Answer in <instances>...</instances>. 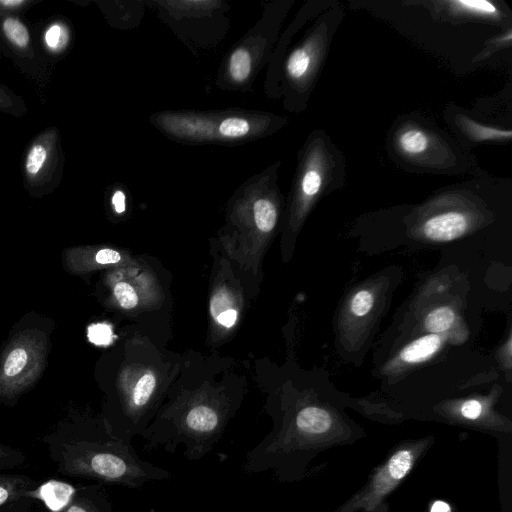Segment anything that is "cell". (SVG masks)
Instances as JSON below:
<instances>
[{"instance_id": "cell-1", "label": "cell", "mask_w": 512, "mask_h": 512, "mask_svg": "<svg viewBox=\"0 0 512 512\" xmlns=\"http://www.w3.org/2000/svg\"><path fill=\"white\" fill-rule=\"evenodd\" d=\"M43 442L56 470L67 477L138 489L171 476L168 470L140 458L131 442L110 427L66 425Z\"/></svg>"}, {"instance_id": "cell-2", "label": "cell", "mask_w": 512, "mask_h": 512, "mask_svg": "<svg viewBox=\"0 0 512 512\" xmlns=\"http://www.w3.org/2000/svg\"><path fill=\"white\" fill-rule=\"evenodd\" d=\"M149 123L168 139L183 145L246 144L265 138L287 123L274 113L241 108L162 110Z\"/></svg>"}, {"instance_id": "cell-3", "label": "cell", "mask_w": 512, "mask_h": 512, "mask_svg": "<svg viewBox=\"0 0 512 512\" xmlns=\"http://www.w3.org/2000/svg\"><path fill=\"white\" fill-rule=\"evenodd\" d=\"M287 7L285 2H271L257 22L224 55L216 75V85L223 91L246 92L268 64Z\"/></svg>"}, {"instance_id": "cell-4", "label": "cell", "mask_w": 512, "mask_h": 512, "mask_svg": "<svg viewBox=\"0 0 512 512\" xmlns=\"http://www.w3.org/2000/svg\"><path fill=\"white\" fill-rule=\"evenodd\" d=\"M194 54L216 47L228 33L230 6L222 0L145 1Z\"/></svg>"}, {"instance_id": "cell-5", "label": "cell", "mask_w": 512, "mask_h": 512, "mask_svg": "<svg viewBox=\"0 0 512 512\" xmlns=\"http://www.w3.org/2000/svg\"><path fill=\"white\" fill-rule=\"evenodd\" d=\"M49 336L37 328L14 334L0 355V402L14 403L41 377L49 352Z\"/></svg>"}, {"instance_id": "cell-6", "label": "cell", "mask_w": 512, "mask_h": 512, "mask_svg": "<svg viewBox=\"0 0 512 512\" xmlns=\"http://www.w3.org/2000/svg\"><path fill=\"white\" fill-rule=\"evenodd\" d=\"M430 446L431 440L425 438L393 448L365 485L335 512H385L386 498L409 475Z\"/></svg>"}, {"instance_id": "cell-7", "label": "cell", "mask_w": 512, "mask_h": 512, "mask_svg": "<svg viewBox=\"0 0 512 512\" xmlns=\"http://www.w3.org/2000/svg\"><path fill=\"white\" fill-rule=\"evenodd\" d=\"M63 152L56 127L38 134L27 147L22 164L23 180L31 195L50 193L62 174Z\"/></svg>"}, {"instance_id": "cell-8", "label": "cell", "mask_w": 512, "mask_h": 512, "mask_svg": "<svg viewBox=\"0 0 512 512\" xmlns=\"http://www.w3.org/2000/svg\"><path fill=\"white\" fill-rule=\"evenodd\" d=\"M469 225L467 216L458 211L434 215L423 224L425 236L436 242L454 240L463 235Z\"/></svg>"}, {"instance_id": "cell-9", "label": "cell", "mask_w": 512, "mask_h": 512, "mask_svg": "<svg viewBox=\"0 0 512 512\" xmlns=\"http://www.w3.org/2000/svg\"><path fill=\"white\" fill-rule=\"evenodd\" d=\"M78 487L50 479L40 482L32 492V499L41 502L49 512H60L72 501Z\"/></svg>"}, {"instance_id": "cell-10", "label": "cell", "mask_w": 512, "mask_h": 512, "mask_svg": "<svg viewBox=\"0 0 512 512\" xmlns=\"http://www.w3.org/2000/svg\"><path fill=\"white\" fill-rule=\"evenodd\" d=\"M39 483L27 475L0 473V512L23 499L32 498V492Z\"/></svg>"}, {"instance_id": "cell-11", "label": "cell", "mask_w": 512, "mask_h": 512, "mask_svg": "<svg viewBox=\"0 0 512 512\" xmlns=\"http://www.w3.org/2000/svg\"><path fill=\"white\" fill-rule=\"evenodd\" d=\"M431 144V136L417 126L403 128L396 136L397 148L409 158L423 156Z\"/></svg>"}, {"instance_id": "cell-12", "label": "cell", "mask_w": 512, "mask_h": 512, "mask_svg": "<svg viewBox=\"0 0 512 512\" xmlns=\"http://www.w3.org/2000/svg\"><path fill=\"white\" fill-rule=\"evenodd\" d=\"M0 30L10 45L20 53L30 54L31 36L27 26L15 15H0Z\"/></svg>"}, {"instance_id": "cell-13", "label": "cell", "mask_w": 512, "mask_h": 512, "mask_svg": "<svg viewBox=\"0 0 512 512\" xmlns=\"http://www.w3.org/2000/svg\"><path fill=\"white\" fill-rule=\"evenodd\" d=\"M442 342L443 337L439 334L424 335L405 346L400 353V358L407 363L422 362L437 352Z\"/></svg>"}, {"instance_id": "cell-14", "label": "cell", "mask_w": 512, "mask_h": 512, "mask_svg": "<svg viewBox=\"0 0 512 512\" xmlns=\"http://www.w3.org/2000/svg\"><path fill=\"white\" fill-rule=\"evenodd\" d=\"M445 4L448 5L451 12L460 16L496 19L500 14L495 4L485 0H456L446 2Z\"/></svg>"}, {"instance_id": "cell-15", "label": "cell", "mask_w": 512, "mask_h": 512, "mask_svg": "<svg viewBox=\"0 0 512 512\" xmlns=\"http://www.w3.org/2000/svg\"><path fill=\"white\" fill-rule=\"evenodd\" d=\"M460 126L464 133L474 142L509 141L512 137L510 129L483 125L467 117H462Z\"/></svg>"}, {"instance_id": "cell-16", "label": "cell", "mask_w": 512, "mask_h": 512, "mask_svg": "<svg viewBox=\"0 0 512 512\" xmlns=\"http://www.w3.org/2000/svg\"><path fill=\"white\" fill-rule=\"evenodd\" d=\"M455 319V312L448 306H442L430 311L424 320L425 328L438 334L448 330Z\"/></svg>"}, {"instance_id": "cell-17", "label": "cell", "mask_w": 512, "mask_h": 512, "mask_svg": "<svg viewBox=\"0 0 512 512\" xmlns=\"http://www.w3.org/2000/svg\"><path fill=\"white\" fill-rule=\"evenodd\" d=\"M46 47L54 53L63 51L70 42V30L63 22H54L44 35Z\"/></svg>"}, {"instance_id": "cell-18", "label": "cell", "mask_w": 512, "mask_h": 512, "mask_svg": "<svg viewBox=\"0 0 512 512\" xmlns=\"http://www.w3.org/2000/svg\"><path fill=\"white\" fill-rule=\"evenodd\" d=\"M156 379L153 374L147 373L143 375L135 385L132 402L133 406L142 408L149 402L150 397L154 391Z\"/></svg>"}, {"instance_id": "cell-19", "label": "cell", "mask_w": 512, "mask_h": 512, "mask_svg": "<svg viewBox=\"0 0 512 512\" xmlns=\"http://www.w3.org/2000/svg\"><path fill=\"white\" fill-rule=\"evenodd\" d=\"M0 111L21 115L25 113L26 108L23 101L17 97L10 89L0 83Z\"/></svg>"}, {"instance_id": "cell-20", "label": "cell", "mask_w": 512, "mask_h": 512, "mask_svg": "<svg viewBox=\"0 0 512 512\" xmlns=\"http://www.w3.org/2000/svg\"><path fill=\"white\" fill-rule=\"evenodd\" d=\"M25 459V454L20 450L0 443V471L18 467Z\"/></svg>"}, {"instance_id": "cell-21", "label": "cell", "mask_w": 512, "mask_h": 512, "mask_svg": "<svg viewBox=\"0 0 512 512\" xmlns=\"http://www.w3.org/2000/svg\"><path fill=\"white\" fill-rule=\"evenodd\" d=\"M113 292L120 306L124 309H131L138 303V296L134 288L126 282H118L114 286Z\"/></svg>"}, {"instance_id": "cell-22", "label": "cell", "mask_w": 512, "mask_h": 512, "mask_svg": "<svg viewBox=\"0 0 512 512\" xmlns=\"http://www.w3.org/2000/svg\"><path fill=\"white\" fill-rule=\"evenodd\" d=\"M374 303L373 295L370 291L361 290L357 292L351 301V312L356 316L366 315Z\"/></svg>"}, {"instance_id": "cell-23", "label": "cell", "mask_w": 512, "mask_h": 512, "mask_svg": "<svg viewBox=\"0 0 512 512\" xmlns=\"http://www.w3.org/2000/svg\"><path fill=\"white\" fill-rule=\"evenodd\" d=\"M5 512H49L45 506L32 498L23 499L10 508H8Z\"/></svg>"}, {"instance_id": "cell-24", "label": "cell", "mask_w": 512, "mask_h": 512, "mask_svg": "<svg viewBox=\"0 0 512 512\" xmlns=\"http://www.w3.org/2000/svg\"><path fill=\"white\" fill-rule=\"evenodd\" d=\"M32 3L31 0H0V15H14Z\"/></svg>"}, {"instance_id": "cell-25", "label": "cell", "mask_w": 512, "mask_h": 512, "mask_svg": "<svg viewBox=\"0 0 512 512\" xmlns=\"http://www.w3.org/2000/svg\"><path fill=\"white\" fill-rule=\"evenodd\" d=\"M460 413L467 420H477L482 414V404L477 400H467L462 403Z\"/></svg>"}, {"instance_id": "cell-26", "label": "cell", "mask_w": 512, "mask_h": 512, "mask_svg": "<svg viewBox=\"0 0 512 512\" xmlns=\"http://www.w3.org/2000/svg\"><path fill=\"white\" fill-rule=\"evenodd\" d=\"M111 330L106 325H97L92 328L91 339L97 344H106L110 341Z\"/></svg>"}, {"instance_id": "cell-27", "label": "cell", "mask_w": 512, "mask_h": 512, "mask_svg": "<svg viewBox=\"0 0 512 512\" xmlns=\"http://www.w3.org/2000/svg\"><path fill=\"white\" fill-rule=\"evenodd\" d=\"M111 195V205L116 213L121 214L126 209V194L121 189L122 187H115Z\"/></svg>"}, {"instance_id": "cell-28", "label": "cell", "mask_w": 512, "mask_h": 512, "mask_svg": "<svg viewBox=\"0 0 512 512\" xmlns=\"http://www.w3.org/2000/svg\"><path fill=\"white\" fill-rule=\"evenodd\" d=\"M217 321L223 325L224 327H231L234 325L236 319H237V311L234 309H227L225 311H222L217 316Z\"/></svg>"}, {"instance_id": "cell-29", "label": "cell", "mask_w": 512, "mask_h": 512, "mask_svg": "<svg viewBox=\"0 0 512 512\" xmlns=\"http://www.w3.org/2000/svg\"><path fill=\"white\" fill-rule=\"evenodd\" d=\"M429 512H452V510L448 503L438 500L431 504Z\"/></svg>"}]
</instances>
